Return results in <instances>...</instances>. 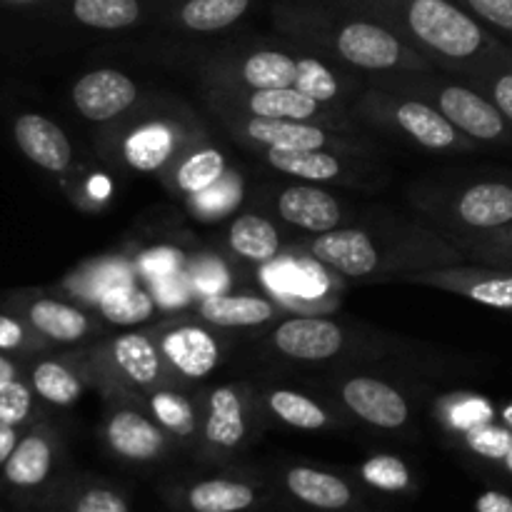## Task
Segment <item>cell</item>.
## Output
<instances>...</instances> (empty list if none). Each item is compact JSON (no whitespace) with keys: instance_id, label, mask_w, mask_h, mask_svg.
Here are the masks:
<instances>
[{"instance_id":"6da1fadb","label":"cell","mask_w":512,"mask_h":512,"mask_svg":"<svg viewBox=\"0 0 512 512\" xmlns=\"http://www.w3.org/2000/svg\"><path fill=\"white\" fill-rule=\"evenodd\" d=\"M393 30L440 73L470 80L512 63V48L455 0H333Z\"/></svg>"},{"instance_id":"7a4b0ae2","label":"cell","mask_w":512,"mask_h":512,"mask_svg":"<svg viewBox=\"0 0 512 512\" xmlns=\"http://www.w3.org/2000/svg\"><path fill=\"white\" fill-rule=\"evenodd\" d=\"M305 250L315 263L350 280H403L418 270L468 260L458 245L423 225H398L395 233L335 228L315 235Z\"/></svg>"},{"instance_id":"3957f363","label":"cell","mask_w":512,"mask_h":512,"mask_svg":"<svg viewBox=\"0 0 512 512\" xmlns=\"http://www.w3.org/2000/svg\"><path fill=\"white\" fill-rule=\"evenodd\" d=\"M333 8H298L290 5L278 15L280 28L295 40L313 45L320 55L343 63L358 73L398 75L435 73L438 65L410 48L400 35L355 10L330 0Z\"/></svg>"},{"instance_id":"277c9868","label":"cell","mask_w":512,"mask_h":512,"mask_svg":"<svg viewBox=\"0 0 512 512\" xmlns=\"http://www.w3.org/2000/svg\"><path fill=\"white\" fill-rule=\"evenodd\" d=\"M85 380L98 385L108 400L143 408V395L155 388L183 385L160 353L158 335L150 330H125L105 343L73 355Z\"/></svg>"},{"instance_id":"5b68a950","label":"cell","mask_w":512,"mask_h":512,"mask_svg":"<svg viewBox=\"0 0 512 512\" xmlns=\"http://www.w3.org/2000/svg\"><path fill=\"white\" fill-rule=\"evenodd\" d=\"M353 118L433 153H470L478 148V143L460 133L433 103L388 85L373 83L363 90L353 105Z\"/></svg>"},{"instance_id":"8992f818","label":"cell","mask_w":512,"mask_h":512,"mask_svg":"<svg viewBox=\"0 0 512 512\" xmlns=\"http://www.w3.org/2000/svg\"><path fill=\"white\" fill-rule=\"evenodd\" d=\"M375 83L408 90L433 103L460 133L478 145H512V123L500 113L498 105L470 83H458L435 73L375 75Z\"/></svg>"},{"instance_id":"52a82bcc","label":"cell","mask_w":512,"mask_h":512,"mask_svg":"<svg viewBox=\"0 0 512 512\" xmlns=\"http://www.w3.org/2000/svg\"><path fill=\"white\" fill-rule=\"evenodd\" d=\"M415 203L440 223L448 238L488 233L512 223L510 180H475L463 188L415 195Z\"/></svg>"},{"instance_id":"ba28073f","label":"cell","mask_w":512,"mask_h":512,"mask_svg":"<svg viewBox=\"0 0 512 512\" xmlns=\"http://www.w3.org/2000/svg\"><path fill=\"white\" fill-rule=\"evenodd\" d=\"M198 123L180 113H148L113 138L115 160L133 173L163 175L198 138Z\"/></svg>"},{"instance_id":"9c48e42d","label":"cell","mask_w":512,"mask_h":512,"mask_svg":"<svg viewBox=\"0 0 512 512\" xmlns=\"http://www.w3.org/2000/svg\"><path fill=\"white\" fill-rule=\"evenodd\" d=\"M215 118L235 135L243 145L258 150H333V153H358L353 135L338 133L333 128L315 123H295V120H268L240 113L223 100L205 95Z\"/></svg>"},{"instance_id":"30bf717a","label":"cell","mask_w":512,"mask_h":512,"mask_svg":"<svg viewBox=\"0 0 512 512\" xmlns=\"http://www.w3.org/2000/svg\"><path fill=\"white\" fill-rule=\"evenodd\" d=\"M208 95L223 100L240 113L255 115L268 120H295V123H315L333 128L338 133H355L358 120L353 113L340 110L335 105L320 103L313 95L298 88H270V90H245L228 88V85H208Z\"/></svg>"},{"instance_id":"8fae6325","label":"cell","mask_w":512,"mask_h":512,"mask_svg":"<svg viewBox=\"0 0 512 512\" xmlns=\"http://www.w3.org/2000/svg\"><path fill=\"white\" fill-rule=\"evenodd\" d=\"M253 395L248 385H220L210 390L200 423V453L205 460H223L238 453L250 438Z\"/></svg>"},{"instance_id":"7c38bea8","label":"cell","mask_w":512,"mask_h":512,"mask_svg":"<svg viewBox=\"0 0 512 512\" xmlns=\"http://www.w3.org/2000/svg\"><path fill=\"white\" fill-rule=\"evenodd\" d=\"M400 283L428 285V288L455 293L485 308L512 313V268L498 265H445V268H428L405 275Z\"/></svg>"},{"instance_id":"4fadbf2b","label":"cell","mask_w":512,"mask_h":512,"mask_svg":"<svg viewBox=\"0 0 512 512\" xmlns=\"http://www.w3.org/2000/svg\"><path fill=\"white\" fill-rule=\"evenodd\" d=\"M300 58L288 50L255 48L240 58L213 60L205 68L208 85H228V88L270 90L295 88L298 85Z\"/></svg>"},{"instance_id":"5bb4252c","label":"cell","mask_w":512,"mask_h":512,"mask_svg":"<svg viewBox=\"0 0 512 512\" xmlns=\"http://www.w3.org/2000/svg\"><path fill=\"white\" fill-rule=\"evenodd\" d=\"M155 335L165 363L183 383L208 378L225 358L223 340L208 323H173Z\"/></svg>"},{"instance_id":"9a60e30c","label":"cell","mask_w":512,"mask_h":512,"mask_svg":"<svg viewBox=\"0 0 512 512\" xmlns=\"http://www.w3.org/2000/svg\"><path fill=\"white\" fill-rule=\"evenodd\" d=\"M108 418L103 423V440L110 453L128 463H155L170 450V435L133 403L110 400Z\"/></svg>"},{"instance_id":"2e32d148","label":"cell","mask_w":512,"mask_h":512,"mask_svg":"<svg viewBox=\"0 0 512 512\" xmlns=\"http://www.w3.org/2000/svg\"><path fill=\"white\" fill-rule=\"evenodd\" d=\"M338 400L370 428L403 430L410 423V403L403 390L373 375L345 378L338 388Z\"/></svg>"},{"instance_id":"e0dca14e","label":"cell","mask_w":512,"mask_h":512,"mask_svg":"<svg viewBox=\"0 0 512 512\" xmlns=\"http://www.w3.org/2000/svg\"><path fill=\"white\" fill-rule=\"evenodd\" d=\"M343 325L318 315H295L285 318L270 330V345L283 358L298 363H325L343 353L345 348Z\"/></svg>"},{"instance_id":"ac0fdd59","label":"cell","mask_w":512,"mask_h":512,"mask_svg":"<svg viewBox=\"0 0 512 512\" xmlns=\"http://www.w3.org/2000/svg\"><path fill=\"white\" fill-rule=\"evenodd\" d=\"M75 110L90 123H113L140 100V88L115 68L90 70L70 90Z\"/></svg>"},{"instance_id":"d6986e66","label":"cell","mask_w":512,"mask_h":512,"mask_svg":"<svg viewBox=\"0 0 512 512\" xmlns=\"http://www.w3.org/2000/svg\"><path fill=\"white\" fill-rule=\"evenodd\" d=\"M60 440L48 423H35L20 435L13 455L3 465V480L15 490H38L53 475Z\"/></svg>"},{"instance_id":"ffe728a7","label":"cell","mask_w":512,"mask_h":512,"mask_svg":"<svg viewBox=\"0 0 512 512\" xmlns=\"http://www.w3.org/2000/svg\"><path fill=\"white\" fill-rule=\"evenodd\" d=\"M13 138L20 153L53 175H65L73 165V143L58 123L40 113H23L13 123Z\"/></svg>"},{"instance_id":"44dd1931","label":"cell","mask_w":512,"mask_h":512,"mask_svg":"<svg viewBox=\"0 0 512 512\" xmlns=\"http://www.w3.org/2000/svg\"><path fill=\"white\" fill-rule=\"evenodd\" d=\"M275 210H278L280 220L313 235L343 228L345 220L343 203L330 190L320 188L318 183L283 188L275 198Z\"/></svg>"},{"instance_id":"7402d4cb","label":"cell","mask_w":512,"mask_h":512,"mask_svg":"<svg viewBox=\"0 0 512 512\" xmlns=\"http://www.w3.org/2000/svg\"><path fill=\"white\" fill-rule=\"evenodd\" d=\"M23 315L30 328L48 343L75 345L100 333V323L85 308L65 303L60 298H30L23 303Z\"/></svg>"},{"instance_id":"603a6c76","label":"cell","mask_w":512,"mask_h":512,"mask_svg":"<svg viewBox=\"0 0 512 512\" xmlns=\"http://www.w3.org/2000/svg\"><path fill=\"white\" fill-rule=\"evenodd\" d=\"M198 318L218 330L263 328L280 315L278 303L258 293H213L198 300Z\"/></svg>"},{"instance_id":"cb8c5ba5","label":"cell","mask_w":512,"mask_h":512,"mask_svg":"<svg viewBox=\"0 0 512 512\" xmlns=\"http://www.w3.org/2000/svg\"><path fill=\"white\" fill-rule=\"evenodd\" d=\"M295 88L313 95L320 103L348 110V105H355V100L360 98V75L358 70L348 68V65H330L318 53H305L300 55L298 85Z\"/></svg>"},{"instance_id":"d4e9b609","label":"cell","mask_w":512,"mask_h":512,"mask_svg":"<svg viewBox=\"0 0 512 512\" xmlns=\"http://www.w3.org/2000/svg\"><path fill=\"white\" fill-rule=\"evenodd\" d=\"M285 490L303 505L325 512L348 510L355 503V490L340 475L328 470L310 468V465H293L283 475Z\"/></svg>"},{"instance_id":"484cf974","label":"cell","mask_w":512,"mask_h":512,"mask_svg":"<svg viewBox=\"0 0 512 512\" xmlns=\"http://www.w3.org/2000/svg\"><path fill=\"white\" fill-rule=\"evenodd\" d=\"M225 173H228V160H225L223 150L205 143V138H198L165 170L163 180L175 195L190 198V195L218 183Z\"/></svg>"},{"instance_id":"4316f807","label":"cell","mask_w":512,"mask_h":512,"mask_svg":"<svg viewBox=\"0 0 512 512\" xmlns=\"http://www.w3.org/2000/svg\"><path fill=\"white\" fill-rule=\"evenodd\" d=\"M273 170L305 183H353L348 163L333 150H258Z\"/></svg>"},{"instance_id":"83f0119b","label":"cell","mask_w":512,"mask_h":512,"mask_svg":"<svg viewBox=\"0 0 512 512\" xmlns=\"http://www.w3.org/2000/svg\"><path fill=\"white\" fill-rule=\"evenodd\" d=\"M258 500L260 490L240 478L198 480L180 493V503L188 512H245Z\"/></svg>"},{"instance_id":"f1b7e54d","label":"cell","mask_w":512,"mask_h":512,"mask_svg":"<svg viewBox=\"0 0 512 512\" xmlns=\"http://www.w3.org/2000/svg\"><path fill=\"white\" fill-rule=\"evenodd\" d=\"M143 410L180 443H190L198 438V410L193 400L185 395L183 385H168V388H155L143 395Z\"/></svg>"},{"instance_id":"f546056e","label":"cell","mask_w":512,"mask_h":512,"mask_svg":"<svg viewBox=\"0 0 512 512\" xmlns=\"http://www.w3.org/2000/svg\"><path fill=\"white\" fill-rule=\"evenodd\" d=\"M30 388L40 400L55 408H70L85 393V375L73 358H43L30 368Z\"/></svg>"},{"instance_id":"4dcf8cb0","label":"cell","mask_w":512,"mask_h":512,"mask_svg":"<svg viewBox=\"0 0 512 512\" xmlns=\"http://www.w3.org/2000/svg\"><path fill=\"white\" fill-rule=\"evenodd\" d=\"M133 280H140L135 260H128L125 255H108V258L83 265L78 273H73L65 280V288L70 290L73 298L83 300L85 305L93 308L100 295H105L108 290L118 288L123 283H133Z\"/></svg>"},{"instance_id":"1f68e13d","label":"cell","mask_w":512,"mask_h":512,"mask_svg":"<svg viewBox=\"0 0 512 512\" xmlns=\"http://www.w3.org/2000/svg\"><path fill=\"white\" fill-rule=\"evenodd\" d=\"M228 245L235 258L248 260V263L265 265L273 263L280 255V233L268 218L260 213H243L230 223Z\"/></svg>"},{"instance_id":"d6a6232c","label":"cell","mask_w":512,"mask_h":512,"mask_svg":"<svg viewBox=\"0 0 512 512\" xmlns=\"http://www.w3.org/2000/svg\"><path fill=\"white\" fill-rule=\"evenodd\" d=\"M43 512H130V505L125 495L110 485L73 480L48 495Z\"/></svg>"},{"instance_id":"836d02e7","label":"cell","mask_w":512,"mask_h":512,"mask_svg":"<svg viewBox=\"0 0 512 512\" xmlns=\"http://www.w3.org/2000/svg\"><path fill=\"white\" fill-rule=\"evenodd\" d=\"M93 308L98 310L100 320L113 325H125V328L145 323V320L153 318L155 310H160L150 285L140 283V280L108 290V293L95 300Z\"/></svg>"},{"instance_id":"e575fe53","label":"cell","mask_w":512,"mask_h":512,"mask_svg":"<svg viewBox=\"0 0 512 512\" xmlns=\"http://www.w3.org/2000/svg\"><path fill=\"white\" fill-rule=\"evenodd\" d=\"M265 405H268L270 415L280 420L283 425L295 430H305V433H315V430H325L333 423V415L318 403V400L308 398L300 390L288 388H270L265 393Z\"/></svg>"},{"instance_id":"d590c367","label":"cell","mask_w":512,"mask_h":512,"mask_svg":"<svg viewBox=\"0 0 512 512\" xmlns=\"http://www.w3.org/2000/svg\"><path fill=\"white\" fill-rule=\"evenodd\" d=\"M248 8L250 0H185L175 18L193 33H218L238 23Z\"/></svg>"},{"instance_id":"8d00e7d4","label":"cell","mask_w":512,"mask_h":512,"mask_svg":"<svg viewBox=\"0 0 512 512\" xmlns=\"http://www.w3.org/2000/svg\"><path fill=\"white\" fill-rule=\"evenodd\" d=\"M243 195V175H240V170L228 168V173H225L218 183H213L210 188L185 198V203H188V210L193 213V218L223 220L238 210V205L243 203Z\"/></svg>"},{"instance_id":"74e56055","label":"cell","mask_w":512,"mask_h":512,"mask_svg":"<svg viewBox=\"0 0 512 512\" xmlns=\"http://www.w3.org/2000/svg\"><path fill=\"white\" fill-rule=\"evenodd\" d=\"M70 10L78 23L95 30H125L143 18L138 0H73Z\"/></svg>"},{"instance_id":"f35d334b","label":"cell","mask_w":512,"mask_h":512,"mask_svg":"<svg viewBox=\"0 0 512 512\" xmlns=\"http://www.w3.org/2000/svg\"><path fill=\"white\" fill-rule=\"evenodd\" d=\"M453 240L468 260H478L480 265L512 268V223L505 228L488 230V233L458 235Z\"/></svg>"},{"instance_id":"ab89813d","label":"cell","mask_w":512,"mask_h":512,"mask_svg":"<svg viewBox=\"0 0 512 512\" xmlns=\"http://www.w3.org/2000/svg\"><path fill=\"white\" fill-rule=\"evenodd\" d=\"M360 480L368 488L380 490V493H408L413 488V473H410L408 463L398 455L380 453L365 460L358 468Z\"/></svg>"},{"instance_id":"60d3db41","label":"cell","mask_w":512,"mask_h":512,"mask_svg":"<svg viewBox=\"0 0 512 512\" xmlns=\"http://www.w3.org/2000/svg\"><path fill=\"white\" fill-rule=\"evenodd\" d=\"M440 418L448 425V430H453V433H458L460 438H463L470 430L480 428V425L485 423H493L495 410L483 395L460 393L450 395V398L440 405Z\"/></svg>"},{"instance_id":"b9f144b4","label":"cell","mask_w":512,"mask_h":512,"mask_svg":"<svg viewBox=\"0 0 512 512\" xmlns=\"http://www.w3.org/2000/svg\"><path fill=\"white\" fill-rule=\"evenodd\" d=\"M185 265H188L185 255L178 248H170V245H158V248L145 250L135 258V268H138L140 280L145 285H155L160 280L180 275Z\"/></svg>"},{"instance_id":"7bdbcfd3","label":"cell","mask_w":512,"mask_h":512,"mask_svg":"<svg viewBox=\"0 0 512 512\" xmlns=\"http://www.w3.org/2000/svg\"><path fill=\"white\" fill-rule=\"evenodd\" d=\"M35 415V390L23 378L0 385V423L23 428Z\"/></svg>"},{"instance_id":"ee69618b","label":"cell","mask_w":512,"mask_h":512,"mask_svg":"<svg viewBox=\"0 0 512 512\" xmlns=\"http://www.w3.org/2000/svg\"><path fill=\"white\" fill-rule=\"evenodd\" d=\"M490 33L512 48V0H455Z\"/></svg>"},{"instance_id":"f6af8a7d","label":"cell","mask_w":512,"mask_h":512,"mask_svg":"<svg viewBox=\"0 0 512 512\" xmlns=\"http://www.w3.org/2000/svg\"><path fill=\"white\" fill-rule=\"evenodd\" d=\"M463 443L470 453L480 455L485 460H500L503 463L505 455L512 450V430L503 423H485L480 428L470 430L463 435Z\"/></svg>"},{"instance_id":"bcb514c9","label":"cell","mask_w":512,"mask_h":512,"mask_svg":"<svg viewBox=\"0 0 512 512\" xmlns=\"http://www.w3.org/2000/svg\"><path fill=\"white\" fill-rule=\"evenodd\" d=\"M48 340L35 333L23 315L0 313V353H35L43 350Z\"/></svg>"},{"instance_id":"7dc6e473","label":"cell","mask_w":512,"mask_h":512,"mask_svg":"<svg viewBox=\"0 0 512 512\" xmlns=\"http://www.w3.org/2000/svg\"><path fill=\"white\" fill-rule=\"evenodd\" d=\"M473 88L483 90L490 100L500 108V113L512 123V63L510 65H495V68L485 70V73L475 75V78L465 80Z\"/></svg>"},{"instance_id":"c3c4849f","label":"cell","mask_w":512,"mask_h":512,"mask_svg":"<svg viewBox=\"0 0 512 512\" xmlns=\"http://www.w3.org/2000/svg\"><path fill=\"white\" fill-rule=\"evenodd\" d=\"M185 273H188L195 293H200V295L225 293L223 288L230 283L228 268H225L220 260L210 258V255H200V258L188 260V265H185Z\"/></svg>"},{"instance_id":"681fc988","label":"cell","mask_w":512,"mask_h":512,"mask_svg":"<svg viewBox=\"0 0 512 512\" xmlns=\"http://www.w3.org/2000/svg\"><path fill=\"white\" fill-rule=\"evenodd\" d=\"M150 290H153L160 310L183 308V305L188 303L195 293L193 283H190V278L185 270L180 275H173V278H165V280H160V283L150 285Z\"/></svg>"},{"instance_id":"f907efd6","label":"cell","mask_w":512,"mask_h":512,"mask_svg":"<svg viewBox=\"0 0 512 512\" xmlns=\"http://www.w3.org/2000/svg\"><path fill=\"white\" fill-rule=\"evenodd\" d=\"M475 512H512V498L498 490H485L475 500Z\"/></svg>"},{"instance_id":"816d5d0a","label":"cell","mask_w":512,"mask_h":512,"mask_svg":"<svg viewBox=\"0 0 512 512\" xmlns=\"http://www.w3.org/2000/svg\"><path fill=\"white\" fill-rule=\"evenodd\" d=\"M20 435H23L20 433V428H15V425H8V423H0V468H3V465L8 463L10 455H13Z\"/></svg>"},{"instance_id":"f5cc1de1","label":"cell","mask_w":512,"mask_h":512,"mask_svg":"<svg viewBox=\"0 0 512 512\" xmlns=\"http://www.w3.org/2000/svg\"><path fill=\"white\" fill-rule=\"evenodd\" d=\"M20 378V365L8 353H0V385Z\"/></svg>"},{"instance_id":"db71d44e","label":"cell","mask_w":512,"mask_h":512,"mask_svg":"<svg viewBox=\"0 0 512 512\" xmlns=\"http://www.w3.org/2000/svg\"><path fill=\"white\" fill-rule=\"evenodd\" d=\"M500 423L503 425H508V428L512 430V403H508V405H503V408H500Z\"/></svg>"},{"instance_id":"11a10c76","label":"cell","mask_w":512,"mask_h":512,"mask_svg":"<svg viewBox=\"0 0 512 512\" xmlns=\"http://www.w3.org/2000/svg\"><path fill=\"white\" fill-rule=\"evenodd\" d=\"M503 468H505V470H508V473L512 475V450H510V453H508V455H505V458H503Z\"/></svg>"},{"instance_id":"9f6ffc18","label":"cell","mask_w":512,"mask_h":512,"mask_svg":"<svg viewBox=\"0 0 512 512\" xmlns=\"http://www.w3.org/2000/svg\"><path fill=\"white\" fill-rule=\"evenodd\" d=\"M0 3H13V5H30V3H40V0H0Z\"/></svg>"}]
</instances>
